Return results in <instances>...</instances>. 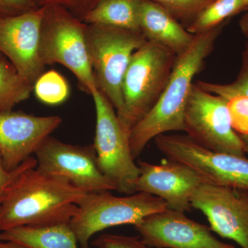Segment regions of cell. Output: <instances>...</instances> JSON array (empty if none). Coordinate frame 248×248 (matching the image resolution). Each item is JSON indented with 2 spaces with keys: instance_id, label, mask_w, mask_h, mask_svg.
Returning <instances> with one entry per match:
<instances>
[{
  "instance_id": "cell-31",
  "label": "cell",
  "mask_w": 248,
  "mask_h": 248,
  "mask_svg": "<svg viewBox=\"0 0 248 248\" xmlns=\"http://www.w3.org/2000/svg\"><path fill=\"white\" fill-rule=\"evenodd\" d=\"M248 7V0H243V11H244L245 9Z\"/></svg>"
},
{
  "instance_id": "cell-30",
  "label": "cell",
  "mask_w": 248,
  "mask_h": 248,
  "mask_svg": "<svg viewBox=\"0 0 248 248\" xmlns=\"http://www.w3.org/2000/svg\"><path fill=\"white\" fill-rule=\"evenodd\" d=\"M239 135V138L242 140L243 143H244V151L246 152V154H248V135Z\"/></svg>"
},
{
  "instance_id": "cell-23",
  "label": "cell",
  "mask_w": 248,
  "mask_h": 248,
  "mask_svg": "<svg viewBox=\"0 0 248 248\" xmlns=\"http://www.w3.org/2000/svg\"><path fill=\"white\" fill-rule=\"evenodd\" d=\"M164 8L185 28L215 0H152Z\"/></svg>"
},
{
  "instance_id": "cell-11",
  "label": "cell",
  "mask_w": 248,
  "mask_h": 248,
  "mask_svg": "<svg viewBox=\"0 0 248 248\" xmlns=\"http://www.w3.org/2000/svg\"><path fill=\"white\" fill-rule=\"evenodd\" d=\"M191 206L205 215L212 231L248 248V190L202 184L191 198Z\"/></svg>"
},
{
  "instance_id": "cell-6",
  "label": "cell",
  "mask_w": 248,
  "mask_h": 248,
  "mask_svg": "<svg viewBox=\"0 0 248 248\" xmlns=\"http://www.w3.org/2000/svg\"><path fill=\"white\" fill-rule=\"evenodd\" d=\"M92 97L96 110L94 146L99 169L116 186V190L127 195L136 193L135 183L140 167L135 164L117 112L110 101L98 89Z\"/></svg>"
},
{
  "instance_id": "cell-14",
  "label": "cell",
  "mask_w": 248,
  "mask_h": 248,
  "mask_svg": "<svg viewBox=\"0 0 248 248\" xmlns=\"http://www.w3.org/2000/svg\"><path fill=\"white\" fill-rule=\"evenodd\" d=\"M62 122L58 115L40 117L13 110L0 113V155L5 169L14 170L32 156Z\"/></svg>"
},
{
  "instance_id": "cell-32",
  "label": "cell",
  "mask_w": 248,
  "mask_h": 248,
  "mask_svg": "<svg viewBox=\"0 0 248 248\" xmlns=\"http://www.w3.org/2000/svg\"><path fill=\"white\" fill-rule=\"evenodd\" d=\"M4 56H3L2 55H1V54H0V61H1V60H2L3 58H4Z\"/></svg>"
},
{
  "instance_id": "cell-22",
  "label": "cell",
  "mask_w": 248,
  "mask_h": 248,
  "mask_svg": "<svg viewBox=\"0 0 248 248\" xmlns=\"http://www.w3.org/2000/svg\"><path fill=\"white\" fill-rule=\"evenodd\" d=\"M195 84L203 91L220 96L227 100L236 96L248 97V40L242 53L241 68L232 82L221 84L198 81Z\"/></svg>"
},
{
  "instance_id": "cell-24",
  "label": "cell",
  "mask_w": 248,
  "mask_h": 248,
  "mask_svg": "<svg viewBox=\"0 0 248 248\" xmlns=\"http://www.w3.org/2000/svg\"><path fill=\"white\" fill-rule=\"evenodd\" d=\"M231 125L236 133L248 135V97L236 96L227 103Z\"/></svg>"
},
{
  "instance_id": "cell-10",
  "label": "cell",
  "mask_w": 248,
  "mask_h": 248,
  "mask_svg": "<svg viewBox=\"0 0 248 248\" xmlns=\"http://www.w3.org/2000/svg\"><path fill=\"white\" fill-rule=\"evenodd\" d=\"M35 155L40 172L66 178L88 193L116 190L115 184L99 169L93 144L72 145L48 136Z\"/></svg>"
},
{
  "instance_id": "cell-27",
  "label": "cell",
  "mask_w": 248,
  "mask_h": 248,
  "mask_svg": "<svg viewBox=\"0 0 248 248\" xmlns=\"http://www.w3.org/2000/svg\"><path fill=\"white\" fill-rule=\"evenodd\" d=\"M30 0H0V19L31 11Z\"/></svg>"
},
{
  "instance_id": "cell-25",
  "label": "cell",
  "mask_w": 248,
  "mask_h": 248,
  "mask_svg": "<svg viewBox=\"0 0 248 248\" xmlns=\"http://www.w3.org/2000/svg\"><path fill=\"white\" fill-rule=\"evenodd\" d=\"M93 246L97 248H151L142 241L140 236L103 234L94 239Z\"/></svg>"
},
{
  "instance_id": "cell-9",
  "label": "cell",
  "mask_w": 248,
  "mask_h": 248,
  "mask_svg": "<svg viewBox=\"0 0 248 248\" xmlns=\"http://www.w3.org/2000/svg\"><path fill=\"white\" fill-rule=\"evenodd\" d=\"M155 145L170 160L193 169L204 184L248 190V159L207 149L187 135H160Z\"/></svg>"
},
{
  "instance_id": "cell-28",
  "label": "cell",
  "mask_w": 248,
  "mask_h": 248,
  "mask_svg": "<svg viewBox=\"0 0 248 248\" xmlns=\"http://www.w3.org/2000/svg\"><path fill=\"white\" fill-rule=\"evenodd\" d=\"M244 11L246 14L240 19L239 28L243 35L247 37L248 40V7L245 9Z\"/></svg>"
},
{
  "instance_id": "cell-7",
  "label": "cell",
  "mask_w": 248,
  "mask_h": 248,
  "mask_svg": "<svg viewBox=\"0 0 248 248\" xmlns=\"http://www.w3.org/2000/svg\"><path fill=\"white\" fill-rule=\"evenodd\" d=\"M86 26L60 14L44 13L40 55L45 65L60 63L74 74L80 89L92 94L97 89L86 46Z\"/></svg>"
},
{
  "instance_id": "cell-26",
  "label": "cell",
  "mask_w": 248,
  "mask_h": 248,
  "mask_svg": "<svg viewBox=\"0 0 248 248\" xmlns=\"http://www.w3.org/2000/svg\"><path fill=\"white\" fill-rule=\"evenodd\" d=\"M36 166H37V160L35 157L31 156L14 170L8 171L5 169L2 159L0 155V203L4 198L6 191L9 189L11 184L16 180V178L26 170L36 167Z\"/></svg>"
},
{
  "instance_id": "cell-4",
  "label": "cell",
  "mask_w": 248,
  "mask_h": 248,
  "mask_svg": "<svg viewBox=\"0 0 248 248\" xmlns=\"http://www.w3.org/2000/svg\"><path fill=\"white\" fill-rule=\"evenodd\" d=\"M69 221L80 248H89L91 237L97 232L122 225L137 226L146 217L168 208L165 201L146 192L116 197L110 191L88 193L77 203Z\"/></svg>"
},
{
  "instance_id": "cell-8",
  "label": "cell",
  "mask_w": 248,
  "mask_h": 248,
  "mask_svg": "<svg viewBox=\"0 0 248 248\" xmlns=\"http://www.w3.org/2000/svg\"><path fill=\"white\" fill-rule=\"evenodd\" d=\"M224 98L192 86L184 113V131L200 146L246 157L244 143L231 125Z\"/></svg>"
},
{
  "instance_id": "cell-12",
  "label": "cell",
  "mask_w": 248,
  "mask_h": 248,
  "mask_svg": "<svg viewBox=\"0 0 248 248\" xmlns=\"http://www.w3.org/2000/svg\"><path fill=\"white\" fill-rule=\"evenodd\" d=\"M45 9L0 19V54L32 86L45 72L40 55L41 25Z\"/></svg>"
},
{
  "instance_id": "cell-13",
  "label": "cell",
  "mask_w": 248,
  "mask_h": 248,
  "mask_svg": "<svg viewBox=\"0 0 248 248\" xmlns=\"http://www.w3.org/2000/svg\"><path fill=\"white\" fill-rule=\"evenodd\" d=\"M145 244L156 248H234L222 242L210 228L166 208L152 214L135 226Z\"/></svg>"
},
{
  "instance_id": "cell-29",
  "label": "cell",
  "mask_w": 248,
  "mask_h": 248,
  "mask_svg": "<svg viewBox=\"0 0 248 248\" xmlns=\"http://www.w3.org/2000/svg\"><path fill=\"white\" fill-rule=\"evenodd\" d=\"M0 248H32L14 241H0Z\"/></svg>"
},
{
  "instance_id": "cell-17",
  "label": "cell",
  "mask_w": 248,
  "mask_h": 248,
  "mask_svg": "<svg viewBox=\"0 0 248 248\" xmlns=\"http://www.w3.org/2000/svg\"><path fill=\"white\" fill-rule=\"evenodd\" d=\"M0 241H14L32 248H79L69 223L11 228L0 232Z\"/></svg>"
},
{
  "instance_id": "cell-19",
  "label": "cell",
  "mask_w": 248,
  "mask_h": 248,
  "mask_svg": "<svg viewBox=\"0 0 248 248\" xmlns=\"http://www.w3.org/2000/svg\"><path fill=\"white\" fill-rule=\"evenodd\" d=\"M32 92L33 86L23 79L4 57L0 61V113L12 111L18 104L29 99Z\"/></svg>"
},
{
  "instance_id": "cell-15",
  "label": "cell",
  "mask_w": 248,
  "mask_h": 248,
  "mask_svg": "<svg viewBox=\"0 0 248 248\" xmlns=\"http://www.w3.org/2000/svg\"><path fill=\"white\" fill-rule=\"evenodd\" d=\"M169 160L159 165L140 161L135 191L162 199L171 210L190 211L191 198L203 180L189 166Z\"/></svg>"
},
{
  "instance_id": "cell-1",
  "label": "cell",
  "mask_w": 248,
  "mask_h": 248,
  "mask_svg": "<svg viewBox=\"0 0 248 248\" xmlns=\"http://www.w3.org/2000/svg\"><path fill=\"white\" fill-rule=\"evenodd\" d=\"M87 194L66 178L30 168L16 178L0 203V232L69 223Z\"/></svg>"
},
{
  "instance_id": "cell-3",
  "label": "cell",
  "mask_w": 248,
  "mask_h": 248,
  "mask_svg": "<svg viewBox=\"0 0 248 248\" xmlns=\"http://www.w3.org/2000/svg\"><path fill=\"white\" fill-rule=\"evenodd\" d=\"M177 58L168 49L148 41L133 54L122 82L123 106L117 113L128 138L132 129L159 101Z\"/></svg>"
},
{
  "instance_id": "cell-20",
  "label": "cell",
  "mask_w": 248,
  "mask_h": 248,
  "mask_svg": "<svg viewBox=\"0 0 248 248\" xmlns=\"http://www.w3.org/2000/svg\"><path fill=\"white\" fill-rule=\"evenodd\" d=\"M242 11L243 0H215L186 29L193 35L205 32L226 23Z\"/></svg>"
},
{
  "instance_id": "cell-18",
  "label": "cell",
  "mask_w": 248,
  "mask_h": 248,
  "mask_svg": "<svg viewBox=\"0 0 248 248\" xmlns=\"http://www.w3.org/2000/svg\"><path fill=\"white\" fill-rule=\"evenodd\" d=\"M141 0H101L84 18L91 24H102L141 32Z\"/></svg>"
},
{
  "instance_id": "cell-16",
  "label": "cell",
  "mask_w": 248,
  "mask_h": 248,
  "mask_svg": "<svg viewBox=\"0 0 248 248\" xmlns=\"http://www.w3.org/2000/svg\"><path fill=\"white\" fill-rule=\"evenodd\" d=\"M140 23L142 35L148 42L161 46L177 56L188 49L195 37L163 6L152 0H141Z\"/></svg>"
},
{
  "instance_id": "cell-21",
  "label": "cell",
  "mask_w": 248,
  "mask_h": 248,
  "mask_svg": "<svg viewBox=\"0 0 248 248\" xmlns=\"http://www.w3.org/2000/svg\"><path fill=\"white\" fill-rule=\"evenodd\" d=\"M35 97L43 104L56 106L66 102L71 94L68 81L55 70L45 72L33 86Z\"/></svg>"
},
{
  "instance_id": "cell-2",
  "label": "cell",
  "mask_w": 248,
  "mask_h": 248,
  "mask_svg": "<svg viewBox=\"0 0 248 248\" xmlns=\"http://www.w3.org/2000/svg\"><path fill=\"white\" fill-rule=\"evenodd\" d=\"M226 23L196 34L188 49L177 56L159 101L130 131L129 145L134 159L156 137L170 131H184V113L194 78L203 68Z\"/></svg>"
},
{
  "instance_id": "cell-5",
  "label": "cell",
  "mask_w": 248,
  "mask_h": 248,
  "mask_svg": "<svg viewBox=\"0 0 248 248\" xmlns=\"http://www.w3.org/2000/svg\"><path fill=\"white\" fill-rule=\"evenodd\" d=\"M86 40L96 86L117 113L123 106L124 75L133 54L147 40L141 32L102 24L87 27Z\"/></svg>"
}]
</instances>
